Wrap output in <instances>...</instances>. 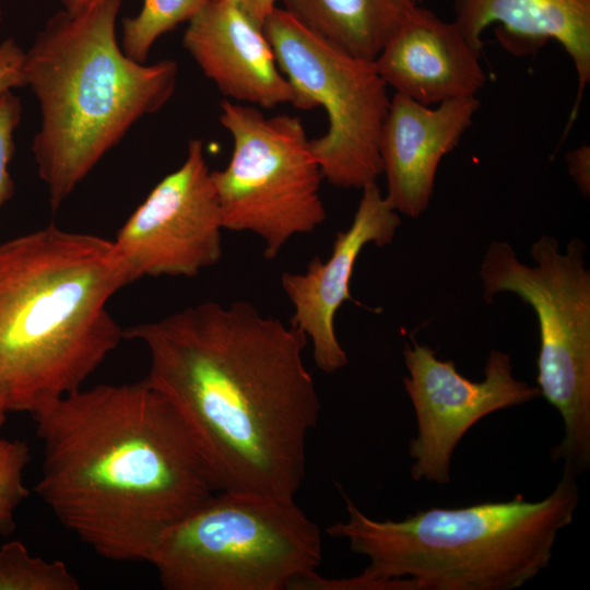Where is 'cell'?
Instances as JSON below:
<instances>
[{"mask_svg":"<svg viewBox=\"0 0 590 590\" xmlns=\"http://www.w3.org/2000/svg\"><path fill=\"white\" fill-rule=\"evenodd\" d=\"M76 577L64 562L47 560L13 540L0 546V590H79Z\"/></svg>","mask_w":590,"mask_h":590,"instance_id":"19","label":"cell"},{"mask_svg":"<svg viewBox=\"0 0 590 590\" xmlns=\"http://www.w3.org/2000/svg\"><path fill=\"white\" fill-rule=\"evenodd\" d=\"M278 66L310 109L321 106L328 128L309 146L323 179L363 189L382 174L380 139L391 98L375 61L317 35L283 8L263 25Z\"/></svg>","mask_w":590,"mask_h":590,"instance_id":"9","label":"cell"},{"mask_svg":"<svg viewBox=\"0 0 590 590\" xmlns=\"http://www.w3.org/2000/svg\"><path fill=\"white\" fill-rule=\"evenodd\" d=\"M403 356L408 369L403 384L417 425L409 445L415 482L449 483L453 452L475 423L541 397L538 386L514 377L509 354L498 350L489 352L482 381L465 378L453 361L439 359L434 350L415 341L405 344Z\"/></svg>","mask_w":590,"mask_h":590,"instance_id":"11","label":"cell"},{"mask_svg":"<svg viewBox=\"0 0 590 590\" xmlns=\"http://www.w3.org/2000/svg\"><path fill=\"white\" fill-rule=\"evenodd\" d=\"M114 240L50 224L0 244V394L34 415L82 388L125 339L107 309L130 284Z\"/></svg>","mask_w":590,"mask_h":590,"instance_id":"3","label":"cell"},{"mask_svg":"<svg viewBox=\"0 0 590 590\" xmlns=\"http://www.w3.org/2000/svg\"><path fill=\"white\" fill-rule=\"evenodd\" d=\"M220 122L233 140L228 164L211 170L223 228L257 235L273 260L292 237L315 232L327 217L310 139L296 116L266 117L229 99L221 103Z\"/></svg>","mask_w":590,"mask_h":590,"instance_id":"8","label":"cell"},{"mask_svg":"<svg viewBox=\"0 0 590 590\" xmlns=\"http://www.w3.org/2000/svg\"><path fill=\"white\" fill-rule=\"evenodd\" d=\"M322 560V534L296 504L220 491L160 541L150 562L167 590H292Z\"/></svg>","mask_w":590,"mask_h":590,"instance_id":"6","label":"cell"},{"mask_svg":"<svg viewBox=\"0 0 590 590\" xmlns=\"http://www.w3.org/2000/svg\"><path fill=\"white\" fill-rule=\"evenodd\" d=\"M8 413H9V410H8V408H7L5 403H4L3 398L0 394V429H1L2 425L7 421Z\"/></svg>","mask_w":590,"mask_h":590,"instance_id":"25","label":"cell"},{"mask_svg":"<svg viewBox=\"0 0 590 590\" xmlns=\"http://www.w3.org/2000/svg\"><path fill=\"white\" fill-rule=\"evenodd\" d=\"M209 0H143L140 12L122 20L121 49L144 63L154 43L179 24L189 22Z\"/></svg>","mask_w":590,"mask_h":590,"instance_id":"18","label":"cell"},{"mask_svg":"<svg viewBox=\"0 0 590 590\" xmlns=\"http://www.w3.org/2000/svg\"><path fill=\"white\" fill-rule=\"evenodd\" d=\"M33 417L35 492L108 560L150 563L166 532L220 492L182 417L145 378L81 388Z\"/></svg>","mask_w":590,"mask_h":590,"instance_id":"2","label":"cell"},{"mask_svg":"<svg viewBox=\"0 0 590 590\" xmlns=\"http://www.w3.org/2000/svg\"><path fill=\"white\" fill-rule=\"evenodd\" d=\"M568 173L581 193H590V146L582 144L566 154Z\"/></svg>","mask_w":590,"mask_h":590,"instance_id":"22","label":"cell"},{"mask_svg":"<svg viewBox=\"0 0 590 590\" xmlns=\"http://www.w3.org/2000/svg\"><path fill=\"white\" fill-rule=\"evenodd\" d=\"M145 379L176 409L220 491L295 499L321 411L308 338L251 303L206 300L123 330Z\"/></svg>","mask_w":590,"mask_h":590,"instance_id":"1","label":"cell"},{"mask_svg":"<svg viewBox=\"0 0 590 590\" xmlns=\"http://www.w3.org/2000/svg\"><path fill=\"white\" fill-rule=\"evenodd\" d=\"M452 5V21L480 54L482 35L494 24L498 40L515 55L531 54L550 40L558 43L577 73L570 121L575 119L590 82V0H453Z\"/></svg>","mask_w":590,"mask_h":590,"instance_id":"16","label":"cell"},{"mask_svg":"<svg viewBox=\"0 0 590 590\" xmlns=\"http://www.w3.org/2000/svg\"><path fill=\"white\" fill-rule=\"evenodd\" d=\"M586 245L577 237L560 250L557 239L541 235L530 248L534 262L519 260L507 241H492L480 266L483 298L516 294L538 317V387L564 421V437L553 447L577 474L590 469V271Z\"/></svg>","mask_w":590,"mask_h":590,"instance_id":"7","label":"cell"},{"mask_svg":"<svg viewBox=\"0 0 590 590\" xmlns=\"http://www.w3.org/2000/svg\"><path fill=\"white\" fill-rule=\"evenodd\" d=\"M480 60L453 21L418 4L374 61L394 93L432 106L476 96L486 82Z\"/></svg>","mask_w":590,"mask_h":590,"instance_id":"15","label":"cell"},{"mask_svg":"<svg viewBox=\"0 0 590 590\" xmlns=\"http://www.w3.org/2000/svg\"><path fill=\"white\" fill-rule=\"evenodd\" d=\"M240 9L257 25L263 27L267 19L276 8V0H228Z\"/></svg>","mask_w":590,"mask_h":590,"instance_id":"23","label":"cell"},{"mask_svg":"<svg viewBox=\"0 0 590 590\" xmlns=\"http://www.w3.org/2000/svg\"><path fill=\"white\" fill-rule=\"evenodd\" d=\"M1 21H2V11H1V7H0V24H1Z\"/></svg>","mask_w":590,"mask_h":590,"instance_id":"26","label":"cell"},{"mask_svg":"<svg viewBox=\"0 0 590 590\" xmlns=\"http://www.w3.org/2000/svg\"><path fill=\"white\" fill-rule=\"evenodd\" d=\"M577 473L564 464L543 499L486 502L417 510L375 520L344 494L347 519L326 532L367 557L355 577L330 578V590H511L547 568L556 538L579 503Z\"/></svg>","mask_w":590,"mask_h":590,"instance_id":"4","label":"cell"},{"mask_svg":"<svg viewBox=\"0 0 590 590\" xmlns=\"http://www.w3.org/2000/svg\"><path fill=\"white\" fill-rule=\"evenodd\" d=\"M182 45L204 75L236 103L310 110L280 70L263 27L228 0H209L188 22Z\"/></svg>","mask_w":590,"mask_h":590,"instance_id":"13","label":"cell"},{"mask_svg":"<svg viewBox=\"0 0 590 590\" xmlns=\"http://www.w3.org/2000/svg\"><path fill=\"white\" fill-rule=\"evenodd\" d=\"M30 461V448L24 441L0 438V534L14 530L16 509L28 496L24 471Z\"/></svg>","mask_w":590,"mask_h":590,"instance_id":"21","label":"cell"},{"mask_svg":"<svg viewBox=\"0 0 590 590\" xmlns=\"http://www.w3.org/2000/svg\"><path fill=\"white\" fill-rule=\"evenodd\" d=\"M120 5L97 0L75 12L58 11L23 56V85L34 92L42 115L32 150L54 210L176 87L174 60L144 64L122 51L116 36Z\"/></svg>","mask_w":590,"mask_h":590,"instance_id":"5","label":"cell"},{"mask_svg":"<svg viewBox=\"0 0 590 590\" xmlns=\"http://www.w3.org/2000/svg\"><path fill=\"white\" fill-rule=\"evenodd\" d=\"M363 193L350 227L337 233L331 256L322 261L314 257L304 273L284 272L281 285L294 311L291 324L300 329L312 343L317 367L335 373L347 364V355L334 331V316L343 303L355 302L350 284L356 260L369 244H392L401 224L376 182Z\"/></svg>","mask_w":590,"mask_h":590,"instance_id":"12","label":"cell"},{"mask_svg":"<svg viewBox=\"0 0 590 590\" xmlns=\"http://www.w3.org/2000/svg\"><path fill=\"white\" fill-rule=\"evenodd\" d=\"M223 229L203 143L192 139L181 166L151 190L114 244L131 283L145 276L193 278L220 261Z\"/></svg>","mask_w":590,"mask_h":590,"instance_id":"10","label":"cell"},{"mask_svg":"<svg viewBox=\"0 0 590 590\" xmlns=\"http://www.w3.org/2000/svg\"><path fill=\"white\" fill-rule=\"evenodd\" d=\"M58 1L62 4L63 10L68 12H75V11L86 8L87 5L92 4L93 2L97 0H58Z\"/></svg>","mask_w":590,"mask_h":590,"instance_id":"24","label":"cell"},{"mask_svg":"<svg viewBox=\"0 0 590 590\" xmlns=\"http://www.w3.org/2000/svg\"><path fill=\"white\" fill-rule=\"evenodd\" d=\"M23 56L24 51L12 38L0 43V208L14 193L9 164L14 153V131L21 120L22 104L12 90L23 86Z\"/></svg>","mask_w":590,"mask_h":590,"instance_id":"20","label":"cell"},{"mask_svg":"<svg viewBox=\"0 0 590 590\" xmlns=\"http://www.w3.org/2000/svg\"><path fill=\"white\" fill-rule=\"evenodd\" d=\"M481 106L476 96L432 108L394 93L380 139L386 198L408 217L422 215L433 198L438 166L457 148Z\"/></svg>","mask_w":590,"mask_h":590,"instance_id":"14","label":"cell"},{"mask_svg":"<svg viewBox=\"0 0 590 590\" xmlns=\"http://www.w3.org/2000/svg\"><path fill=\"white\" fill-rule=\"evenodd\" d=\"M310 31L347 54L375 60L418 0H282Z\"/></svg>","mask_w":590,"mask_h":590,"instance_id":"17","label":"cell"}]
</instances>
